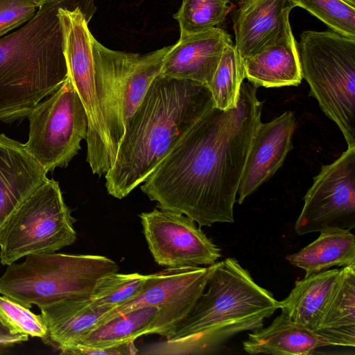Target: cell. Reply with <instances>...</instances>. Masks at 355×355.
I'll list each match as a JSON object with an SVG mask.
<instances>
[{"label":"cell","mask_w":355,"mask_h":355,"mask_svg":"<svg viewBox=\"0 0 355 355\" xmlns=\"http://www.w3.org/2000/svg\"><path fill=\"white\" fill-rule=\"evenodd\" d=\"M242 83L236 107L207 112L141 186L157 207L198 226L234 223V205L263 102Z\"/></svg>","instance_id":"cell-1"},{"label":"cell","mask_w":355,"mask_h":355,"mask_svg":"<svg viewBox=\"0 0 355 355\" xmlns=\"http://www.w3.org/2000/svg\"><path fill=\"white\" fill-rule=\"evenodd\" d=\"M214 107L207 85L157 76L125 125L114 163L105 175L108 194L126 197Z\"/></svg>","instance_id":"cell-2"},{"label":"cell","mask_w":355,"mask_h":355,"mask_svg":"<svg viewBox=\"0 0 355 355\" xmlns=\"http://www.w3.org/2000/svg\"><path fill=\"white\" fill-rule=\"evenodd\" d=\"M278 301L259 286L234 258L212 264L205 290L194 307L164 341L148 354L208 353L241 331H256L278 309Z\"/></svg>","instance_id":"cell-3"},{"label":"cell","mask_w":355,"mask_h":355,"mask_svg":"<svg viewBox=\"0 0 355 355\" xmlns=\"http://www.w3.org/2000/svg\"><path fill=\"white\" fill-rule=\"evenodd\" d=\"M91 1L50 0L22 27L0 38L1 121L27 118L67 78L58 10L85 7Z\"/></svg>","instance_id":"cell-4"},{"label":"cell","mask_w":355,"mask_h":355,"mask_svg":"<svg viewBox=\"0 0 355 355\" xmlns=\"http://www.w3.org/2000/svg\"><path fill=\"white\" fill-rule=\"evenodd\" d=\"M105 256L49 253L31 254L7 266L0 277V294L26 308L89 298L98 282L117 272Z\"/></svg>","instance_id":"cell-5"},{"label":"cell","mask_w":355,"mask_h":355,"mask_svg":"<svg viewBox=\"0 0 355 355\" xmlns=\"http://www.w3.org/2000/svg\"><path fill=\"white\" fill-rule=\"evenodd\" d=\"M302 76L323 112L355 147V37L332 30L300 35Z\"/></svg>","instance_id":"cell-6"},{"label":"cell","mask_w":355,"mask_h":355,"mask_svg":"<svg viewBox=\"0 0 355 355\" xmlns=\"http://www.w3.org/2000/svg\"><path fill=\"white\" fill-rule=\"evenodd\" d=\"M171 47L127 53L107 48L92 37L96 96L112 164L126 123L159 75Z\"/></svg>","instance_id":"cell-7"},{"label":"cell","mask_w":355,"mask_h":355,"mask_svg":"<svg viewBox=\"0 0 355 355\" xmlns=\"http://www.w3.org/2000/svg\"><path fill=\"white\" fill-rule=\"evenodd\" d=\"M76 221L59 183L48 179L8 217L0 230V262L55 252L76 240Z\"/></svg>","instance_id":"cell-8"},{"label":"cell","mask_w":355,"mask_h":355,"mask_svg":"<svg viewBox=\"0 0 355 355\" xmlns=\"http://www.w3.org/2000/svg\"><path fill=\"white\" fill-rule=\"evenodd\" d=\"M27 118V150L47 173L66 168L80 150L89 125L85 108L70 78L37 103Z\"/></svg>","instance_id":"cell-9"},{"label":"cell","mask_w":355,"mask_h":355,"mask_svg":"<svg viewBox=\"0 0 355 355\" xmlns=\"http://www.w3.org/2000/svg\"><path fill=\"white\" fill-rule=\"evenodd\" d=\"M96 7L60 8L64 54L68 77L78 92L88 117L86 159L93 174L101 176L111 168L107 141L95 90L92 48L93 35L88 28Z\"/></svg>","instance_id":"cell-10"},{"label":"cell","mask_w":355,"mask_h":355,"mask_svg":"<svg viewBox=\"0 0 355 355\" xmlns=\"http://www.w3.org/2000/svg\"><path fill=\"white\" fill-rule=\"evenodd\" d=\"M295 223L298 235L355 227V147L322 166L304 197Z\"/></svg>","instance_id":"cell-11"},{"label":"cell","mask_w":355,"mask_h":355,"mask_svg":"<svg viewBox=\"0 0 355 355\" xmlns=\"http://www.w3.org/2000/svg\"><path fill=\"white\" fill-rule=\"evenodd\" d=\"M139 216L149 250L159 266H210L221 257L220 249L182 214L154 209Z\"/></svg>","instance_id":"cell-12"},{"label":"cell","mask_w":355,"mask_h":355,"mask_svg":"<svg viewBox=\"0 0 355 355\" xmlns=\"http://www.w3.org/2000/svg\"><path fill=\"white\" fill-rule=\"evenodd\" d=\"M211 269L212 264L166 268L157 272L150 286L132 301L113 309L106 320L137 308L155 306L158 311L148 335L167 338L194 307L205 290Z\"/></svg>","instance_id":"cell-13"},{"label":"cell","mask_w":355,"mask_h":355,"mask_svg":"<svg viewBox=\"0 0 355 355\" xmlns=\"http://www.w3.org/2000/svg\"><path fill=\"white\" fill-rule=\"evenodd\" d=\"M294 114L286 111L267 123L261 122L252 141L239 183L238 202L241 204L283 164L293 148Z\"/></svg>","instance_id":"cell-14"},{"label":"cell","mask_w":355,"mask_h":355,"mask_svg":"<svg viewBox=\"0 0 355 355\" xmlns=\"http://www.w3.org/2000/svg\"><path fill=\"white\" fill-rule=\"evenodd\" d=\"M230 43V35L216 27L180 35L168 52L159 74L193 80L209 87L224 49Z\"/></svg>","instance_id":"cell-15"},{"label":"cell","mask_w":355,"mask_h":355,"mask_svg":"<svg viewBox=\"0 0 355 355\" xmlns=\"http://www.w3.org/2000/svg\"><path fill=\"white\" fill-rule=\"evenodd\" d=\"M24 144L0 134V230L11 214L49 178Z\"/></svg>","instance_id":"cell-16"},{"label":"cell","mask_w":355,"mask_h":355,"mask_svg":"<svg viewBox=\"0 0 355 355\" xmlns=\"http://www.w3.org/2000/svg\"><path fill=\"white\" fill-rule=\"evenodd\" d=\"M293 8L288 0H239L232 23L240 55L254 53L290 26Z\"/></svg>","instance_id":"cell-17"},{"label":"cell","mask_w":355,"mask_h":355,"mask_svg":"<svg viewBox=\"0 0 355 355\" xmlns=\"http://www.w3.org/2000/svg\"><path fill=\"white\" fill-rule=\"evenodd\" d=\"M245 78L258 87L297 86L302 80L291 25L254 53L243 58Z\"/></svg>","instance_id":"cell-18"},{"label":"cell","mask_w":355,"mask_h":355,"mask_svg":"<svg viewBox=\"0 0 355 355\" xmlns=\"http://www.w3.org/2000/svg\"><path fill=\"white\" fill-rule=\"evenodd\" d=\"M40 309L46 327L42 340L57 350L80 342L113 310L96 306L89 298L64 300Z\"/></svg>","instance_id":"cell-19"},{"label":"cell","mask_w":355,"mask_h":355,"mask_svg":"<svg viewBox=\"0 0 355 355\" xmlns=\"http://www.w3.org/2000/svg\"><path fill=\"white\" fill-rule=\"evenodd\" d=\"M324 346L355 345V265L341 268L320 322L314 331Z\"/></svg>","instance_id":"cell-20"},{"label":"cell","mask_w":355,"mask_h":355,"mask_svg":"<svg viewBox=\"0 0 355 355\" xmlns=\"http://www.w3.org/2000/svg\"><path fill=\"white\" fill-rule=\"evenodd\" d=\"M341 268L305 275L295 282L290 294L278 302L282 313L291 320L315 331L340 274Z\"/></svg>","instance_id":"cell-21"},{"label":"cell","mask_w":355,"mask_h":355,"mask_svg":"<svg viewBox=\"0 0 355 355\" xmlns=\"http://www.w3.org/2000/svg\"><path fill=\"white\" fill-rule=\"evenodd\" d=\"M243 347L250 354L307 355L325 346L313 331L282 313L267 327L248 334Z\"/></svg>","instance_id":"cell-22"},{"label":"cell","mask_w":355,"mask_h":355,"mask_svg":"<svg viewBox=\"0 0 355 355\" xmlns=\"http://www.w3.org/2000/svg\"><path fill=\"white\" fill-rule=\"evenodd\" d=\"M286 259L291 265L304 270L305 275L332 266L355 265V236L349 230H324L314 241Z\"/></svg>","instance_id":"cell-23"},{"label":"cell","mask_w":355,"mask_h":355,"mask_svg":"<svg viewBox=\"0 0 355 355\" xmlns=\"http://www.w3.org/2000/svg\"><path fill=\"white\" fill-rule=\"evenodd\" d=\"M157 311L155 306H143L114 316L101 323L77 343L105 347L135 341L141 336L148 335Z\"/></svg>","instance_id":"cell-24"},{"label":"cell","mask_w":355,"mask_h":355,"mask_svg":"<svg viewBox=\"0 0 355 355\" xmlns=\"http://www.w3.org/2000/svg\"><path fill=\"white\" fill-rule=\"evenodd\" d=\"M157 278L152 275L115 272L103 277L89 299L96 306L114 309L139 296Z\"/></svg>","instance_id":"cell-25"},{"label":"cell","mask_w":355,"mask_h":355,"mask_svg":"<svg viewBox=\"0 0 355 355\" xmlns=\"http://www.w3.org/2000/svg\"><path fill=\"white\" fill-rule=\"evenodd\" d=\"M244 78L243 58L230 43L224 49L209 86L214 106L222 110L236 107Z\"/></svg>","instance_id":"cell-26"},{"label":"cell","mask_w":355,"mask_h":355,"mask_svg":"<svg viewBox=\"0 0 355 355\" xmlns=\"http://www.w3.org/2000/svg\"><path fill=\"white\" fill-rule=\"evenodd\" d=\"M232 0H182L173 15L180 35L202 32L221 24L231 10Z\"/></svg>","instance_id":"cell-27"},{"label":"cell","mask_w":355,"mask_h":355,"mask_svg":"<svg viewBox=\"0 0 355 355\" xmlns=\"http://www.w3.org/2000/svg\"><path fill=\"white\" fill-rule=\"evenodd\" d=\"M318 18L331 30L355 37V6L343 0H288Z\"/></svg>","instance_id":"cell-28"},{"label":"cell","mask_w":355,"mask_h":355,"mask_svg":"<svg viewBox=\"0 0 355 355\" xmlns=\"http://www.w3.org/2000/svg\"><path fill=\"white\" fill-rule=\"evenodd\" d=\"M0 322L12 334H23L42 339L46 327L40 315L13 300L0 296Z\"/></svg>","instance_id":"cell-29"},{"label":"cell","mask_w":355,"mask_h":355,"mask_svg":"<svg viewBox=\"0 0 355 355\" xmlns=\"http://www.w3.org/2000/svg\"><path fill=\"white\" fill-rule=\"evenodd\" d=\"M37 8L33 0H0V38L30 21Z\"/></svg>","instance_id":"cell-30"},{"label":"cell","mask_w":355,"mask_h":355,"mask_svg":"<svg viewBox=\"0 0 355 355\" xmlns=\"http://www.w3.org/2000/svg\"><path fill=\"white\" fill-rule=\"evenodd\" d=\"M62 354L74 355H132L138 353L135 341H128L105 347H95L82 343H76L62 347Z\"/></svg>","instance_id":"cell-31"},{"label":"cell","mask_w":355,"mask_h":355,"mask_svg":"<svg viewBox=\"0 0 355 355\" xmlns=\"http://www.w3.org/2000/svg\"><path fill=\"white\" fill-rule=\"evenodd\" d=\"M28 340V336L23 334H12L0 322V346H10Z\"/></svg>","instance_id":"cell-32"},{"label":"cell","mask_w":355,"mask_h":355,"mask_svg":"<svg viewBox=\"0 0 355 355\" xmlns=\"http://www.w3.org/2000/svg\"><path fill=\"white\" fill-rule=\"evenodd\" d=\"M50 0H33L37 8L41 7L43 4L48 2Z\"/></svg>","instance_id":"cell-33"},{"label":"cell","mask_w":355,"mask_h":355,"mask_svg":"<svg viewBox=\"0 0 355 355\" xmlns=\"http://www.w3.org/2000/svg\"><path fill=\"white\" fill-rule=\"evenodd\" d=\"M343 1L352 6H355V0H343Z\"/></svg>","instance_id":"cell-34"}]
</instances>
